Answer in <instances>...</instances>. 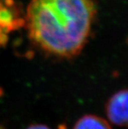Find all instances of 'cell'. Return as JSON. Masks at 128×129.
Instances as JSON below:
<instances>
[{
    "mask_svg": "<svg viewBox=\"0 0 128 129\" xmlns=\"http://www.w3.org/2000/svg\"><path fill=\"white\" fill-rule=\"evenodd\" d=\"M26 25V15L15 0H0V46H4L9 34Z\"/></svg>",
    "mask_w": 128,
    "mask_h": 129,
    "instance_id": "cell-2",
    "label": "cell"
},
{
    "mask_svg": "<svg viewBox=\"0 0 128 129\" xmlns=\"http://www.w3.org/2000/svg\"><path fill=\"white\" fill-rule=\"evenodd\" d=\"M26 129H51V128L46 124L36 123V124H32L29 125Z\"/></svg>",
    "mask_w": 128,
    "mask_h": 129,
    "instance_id": "cell-5",
    "label": "cell"
},
{
    "mask_svg": "<svg viewBox=\"0 0 128 129\" xmlns=\"http://www.w3.org/2000/svg\"><path fill=\"white\" fill-rule=\"evenodd\" d=\"M25 15L36 50L55 60H71L89 41L97 6L94 0H30Z\"/></svg>",
    "mask_w": 128,
    "mask_h": 129,
    "instance_id": "cell-1",
    "label": "cell"
},
{
    "mask_svg": "<svg viewBox=\"0 0 128 129\" xmlns=\"http://www.w3.org/2000/svg\"><path fill=\"white\" fill-rule=\"evenodd\" d=\"M73 129H113L110 123L95 114H85L74 124Z\"/></svg>",
    "mask_w": 128,
    "mask_h": 129,
    "instance_id": "cell-4",
    "label": "cell"
},
{
    "mask_svg": "<svg viewBox=\"0 0 128 129\" xmlns=\"http://www.w3.org/2000/svg\"><path fill=\"white\" fill-rule=\"evenodd\" d=\"M105 113L113 124L128 127V88L114 93L107 101Z\"/></svg>",
    "mask_w": 128,
    "mask_h": 129,
    "instance_id": "cell-3",
    "label": "cell"
}]
</instances>
